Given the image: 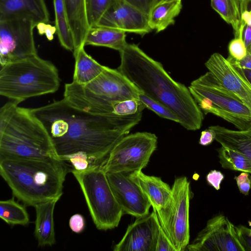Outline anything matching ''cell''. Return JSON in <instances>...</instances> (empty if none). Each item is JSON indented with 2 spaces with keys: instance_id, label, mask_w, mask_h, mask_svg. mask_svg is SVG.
I'll return each instance as SVG.
<instances>
[{
  "instance_id": "cell-1",
  "label": "cell",
  "mask_w": 251,
  "mask_h": 251,
  "mask_svg": "<svg viewBox=\"0 0 251 251\" xmlns=\"http://www.w3.org/2000/svg\"><path fill=\"white\" fill-rule=\"evenodd\" d=\"M31 110L48 131L60 159L82 152L94 166L104 162L116 143L142 116L95 115L72 107L64 99Z\"/></svg>"
},
{
  "instance_id": "cell-2",
  "label": "cell",
  "mask_w": 251,
  "mask_h": 251,
  "mask_svg": "<svg viewBox=\"0 0 251 251\" xmlns=\"http://www.w3.org/2000/svg\"><path fill=\"white\" fill-rule=\"evenodd\" d=\"M120 54L118 69L141 92L169 108L186 129L194 131L201 127L203 112L188 87L173 79L160 62L137 45L127 43Z\"/></svg>"
},
{
  "instance_id": "cell-3",
  "label": "cell",
  "mask_w": 251,
  "mask_h": 251,
  "mask_svg": "<svg viewBox=\"0 0 251 251\" xmlns=\"http://www.w3.org/2000/svg\"><path fill=\"white\" fill-rule=\"evenodd\" d=\"M69 171L66 161L59 159L0 158V176L26 206L60 199Z\"/></svg>"
},
{
  "instance_id": "cell-4",
  "label": "cell",
  "mask_w": 251,
  "mask_h": 251,
  "mask_svg": "<svg viewBox=\"0 0 251 251\" xmlns=\"http://www.w3.org/2000/svg\"><path fill=\"white\" fill-rule=\"evenodd\" d=\"M18 104L11 100L0 108V158L59 159L43 123Z\"/></svg>"
},
{
  "instance_id": "cell-5",
  "label": "cell",
  "mask_w": 251,
  "mask_h": 251,
  "mask_svg": "<svg viewBox=\"0 0 251 251\" xmlns=\"http://www.w3.org/2000/svg\"><path fill=\"white\" fill-rule=\"evenodd\" d=\"M60 84L56 66L37 54L0 67V95L18 103L54 93Z\"/></svg>"
},
{
  "instance_id": "cell-6",
  "label": "cell",
  "mask_w": 251,
  "mask_h": 251,
  "mask_svg": "<svg viewBox=\"0 0 251 251\" xmlns=\"http://www.w3.org/2000/svg\"><path fill=\"white\" fill-rule=\"evenodd\" d=\"M71 172L78 182L96 227L106 230L118 226L123 211L100 165Z\"/></svg>"
},
{
  "instance_id": "cell-7",
  "label": "cell",
  "mask_w": 251,
  "mask_h": 251,
  "mask_svg": "<svg viewBox=\"0 0 251 251\" xmlns=\"http://www.w3.org/2000/svg\"><path fill=\"white\" fill-rule=\"evenodd\" d=\"M157 137L147 132L124 136L114 146L100 165L106 173H130L142 171L157 147Z\"/></svg>"
},
{
  "instance_id": "cell-8",
  "label": "cell",
  "mask_w": 251,
  "mask_h": 251,
  "mask_svg": "<svg viewBox=\"0 0 251 251\" xmlns=\"http://www.w3.org/2000/svg\"><path fill=\"white\" fill-rule=\"evenodd\" d=\"M63 99L75 108L98 116H134L143 114L146 108L138 99L111 100L96 97L73 81L65 84Z\"/></svg>"
},
{
  "instance_id": "cell-9",
  "label": "cell",
  "mask_w": 251,
  "mask_h": 251,
  "mask_svg": "<svg viewBox=\"0 0 251 251\" xmlns=\"http://www.w3.org/2000/svg\"><path fill=\"white\" fill-rule=\"evenodd\" d=\"M36 26L26 18L0 21V67L37 54L33 36Z\"/></svg>"
},
{
  "instance_id": "cell-10",
  "label": "cell",
  "mask_w": 251,
  "mask_h": 251,
  "mask_svg": "<svg viewBox=\"0 0 251 251\" xmlns=\"http://www.w3.org/2000/svg\"><path fill=\"white\" fill-rule=\"evenodd\" d=\"M189 251H245L235 226L223 214L209 219L196 238L189 244Z\"/></svg>"
},
{
  "instance_id": "cell-11",
  "label": "cell",
  "mask_w": 251,
  "mask_h": 251,
  "mask_svg": "<svg viewBox=\"0 0 251 251\" xmlns=\"http://www.w3.org/2000/svg\"><path fill=\"white\" fill-rule=\"evenodd\" d=\"M128 176L147 198L153 210L156 212L162 228L172 241L174 197L172 187L160 177L146 175L142 171L129 173Z\"/></svg>"
},
{
  "instance_id": "cell-12",
  "label": "cell",
  "mask_w": 251,
  "mask_h": 251,
  "mask_svg": "<svg viewBox=\"0 0 251 251\" xmlns=\"http://www.w3.org/2000/svg\"><path fill=\"white\" fill-rule=\"evenodd\" d=\"M174 211L172 220V241L176 251H185L189 244L190 184L185 176L176 177L172 187Z\"/></svg>"
},
{
  "instance_id": "cell-13",
  "label": "cell",
  "mask_w": 251,
  "mask_h": 251,
  "mask_svg": "<svg viewBox=\"0 0 251 251\" xmlns=\"http://www.w3.org/2000/svg\"><path fill=\"white\" fill-rule=\"evenodd\" d=\"M188 88L208 98L224 110L251 122V111L237 96L226 88L211 72L208 71L193 80Z\"/></svg>"
},
{
  "instance_id": "cell-14",
  "label": "cell",
  "mask_w": 251,
  "mask_h": 251,
  "mask_svg": "<svg viewBox=\"0 0 251 251\" xmlns=\"http://www.w3.org/2000/svg\"><path fill=\"white\" fill-rule=\"evenodd\" d=\"M82 86L91 95L111 100L139 99L140 92L118 69L106 66L97 77Z\"/></svg>"
},
{
  "instance_id": "cell-15",
  "label": "cell",
  "mask_w": 251,
  "mask_h": 251,
  "mask_svg": "<svg viewBox=\"0 0 251 251\" xmlns=\"http://www.w3.org/2000/svg\"><path fill=\"white\" fill-rule=\"evenodd\" d=\"M108 180L124 214L136 218L149 214L151 204L139 186L127 173H107Z\"/></svg>"
},
{
  "instance_id": "cell-16",
  "label": "cell",
  "mask_w": 251,
  "mask_h": 251,
  "mask_svg": "<svg viewBox=\"0 0 251 251\" xmlns=\"http://www.w3.org/2000/svg\"><path fill=\"white\" fill-rule=\"evenodd\" d=\"M205 66L228 90L237 96L251 111V83L242 69L219 53H214Z\"/></svg>"
},
{
  "instance_id": "cell-17",
  "label": "cell",
  "mask_w": 251,
  "mask_h": 251,
  "mask_svg": "<svg viewBox=\"0 0 251 251\" xmlns=\"http://www.w3.org/2000/svg\"><path fill=\"white\" fill-rule=\"evenodd\" d=\"M97 26L110 27L141 36L152 30L148 16L125 0H115Z\"/></svg>"
},
{
  "instance_id": "cell-18",
  "label": "cell",
  "mask_w": 251,
  "mask_h": 251,
  "mask_svg": "<svg viewBox=\"0 0 251 251\" xmlns=\"http://www.w3.org/2000/svg\"><path fill=\"white\" fill-rule=\"evenodd\" d=\"M159 219L156 212L136 220L129 225L115 251H155Z\"/></svg>"
},
{
  "instance_id": "cell-19",
  "label": "cell",
  "mask_w": 251,
  "mask_h": 251,
  "mask_svg": "<svg viewBox=\"0 0 251 251\" xmlns=\"http://www.w3.org/2000/svg\"><path fill=\"white\" fill-rule=\"evenodd\" d=\"M15 18L29 19L37 25L48 23L50 13L45 0H0V21Z\"/></svg>"
},
{
  "instance_id": "cell-20",
  "label": "cell",
  "mask_w": 251,
  "mask_h": 251,
  "mask_svg": "<svg viewBox=\"0 0 251 251\" xmlns=\"http://www.w3.org/2000/svg\"><path fill=\"white\" fill-rule=\"evenodd\" d=\"M57 198L36 205L34 235L38 246H52L55 243L53 213Z\"/></svg>"
},
{
  "instance_id": "cell-21",
  "label": "cell",
  "mask_w": 251,
  "mask_h": 251,
  "mask_svg": "<svg viewBox=\"0 0 251 251\" xmlns=\"http://www.w3.org/2000/svg\"><path fill=\"white\" fill-rule=\"evenodd\" d=\"M64 0L74 41V52L85 46V39L90 28L87 18L85 0Z\"/></svg>"
},
{
  "instance_id": "cell-22",
  "label": "cell",
  "mask_w": 251,
  "mask_h": 251,
  "mask_svg": "<svg viewBox=\"0 0 251 251\" xmlns=\"http://www.w3.org/2000/svg\"><path fill=\"white\" fill-rule=\"evenodd\" d=\"M215 133V140L222 146L245 155L251 161V128L232 130L220 126L209 127Z\"/></svg>"
},
{
  "instance_id": "cell-23",
  "label": "cell",
  "mask_w": 251,
  "mask_h": 251,
  "mask_svg": "<svg viewBox=\"0 0 251 251\" xmlns=\"http://www.w3.org/2000/svg\"><path fill=\"white\" fill-rule=\"evenodd\" d=\"M125 32L120 30L103 26L89 28L84 42L85 45L104 47L119 52L126 45Z\"/></svg>"
},
{
  "instance_id": "cell-24",
  "label": "cell",
  "mask_w": 251,
  "mask_h": 251,
  "mask_svg": "<svg viewBox=\"0 0 251 251\" xmlns=\"http://www.w3.org/2000/svg\"><path fill=\"white\" fill-rule=\"evenodd\" d=\"M84 47L73 52L75 65L73 81L81 85H85L97 77L105 66L89 55Z\"/></svg>"
},
{
  "instance_id": "cell-25",
  "label": "cell",
  "mask_w": 251,
  "mask_h": 251,
  "mask_svg": "<svg viewBox=\"0 0 251 251\" xmlns=\"http://www.w3.org/2000/svg\"><path fill=\"white\" fill-rule=\"evenodd\" d=\"M182 7L181 0H171L156 5L148 15L150 27L157 32L165 30L175 23Z\"/></svg>"
},
{
  "instance_id": "cell-26",
  "label": "cell",
  "mask_w": 251,
  "mask_h": 251,
  "mask_svg": "<svg viewBox=\"0 0 251 251\" xmlns=\"http://www.w3.org/2000/svg\"><path fill=\"white\" fill-rule=\"evenodd\" d=\"M212 8L220 16L233 28L234 37L239 34L243 25H246L242 21V12L247 9V2L243 0H210Z\"/></svg>"
},
{
  "instance_id": "cell-27",
  "label": "cell",
  "mask_w": 251,
  "mask_h": 251,
  "mask_svg": "<svg viewBox=\"0 0 251 251\" xmlns=\"http://www.w3.org/2000/svg\"><path fill=\"white\" fill-rule=\"evenodd\" d=\"M199 107L205 114H213L233 125L239 130L251 128V122L238 117L214 103L208 98L189 90Z\"/></svg>"
},
{
  "instance_id": "cell-28",
  "label": "cell",
  "mask_w": 251,
  "mask_h": 251,
  "mask_svg": "<svg viewBox=\"0 0 251 251\" xmlns=\"http://www.w3.org/2000/svg\"><path fill=\"white\" fill-rule=\"evenodd\" d=\"M55 24L59 43L65 49L73 52L74 41L69 25L64 0H53Z\"/></svg>"
},
{
  "instance_id": "cell-29",
  "label": "cell",
  "mask_w": 251,
  "mask_h": 251,
  "mask_svg": "<svg viewBox=\"0 0 251 251\" xmlns=\"http://www.w3.org/2000/svg\"><path fill=\"white\" fill-rule=\"evenodd\" d=\"M0 217L11 226H26L29 223V215L25 206L16 201L14 198L0 201Z\"/></svg>"
},
{
  "instance_id": "cell-30",
  "label": "cell",
  "mask_w": 251,
  "mask_h": 251,
  "mask_svg": "<svg viewBox=\"0 0 251 251\" xmlns=\"http://www.w3.org/2000/svg\"><path fill=\"white\" fill-rule=\"evenodd\" d=\"M217 151L223 168L251 174V161L245 155L223 146Z\"/></svg>"
},
{
  "instance_id": "cell-31",
  "label": "cell",
  "mask_w": 251,
  "mask_h": 251,
  "mask_svg": "<svg viewBox=\"0 0 251 251\" xmlns=\"http://www.w3.org/2000/svg\"><path fill=\"white\" fill-rule=\"evenodd\" d=\"M115 0H85L87 21L90 28L99 22Z\"/></svg>"
},
{
  "instance_id": "cell-32",
  "label": "cell",
  "mask_w": 251,
  "mask_h": 251,
  "mask_svg": "<svg viewBox=\"0 0 251 251\" xmlns=\"http://www.w3.org/2000/svg\"><path fill=\"white\" fill-rule=\"evenodd\" d=\"M139 99L145 105L146 108L151 110L159 117L179 123V119L176 115L161 103L141 91L139 94Z\"/></svg>"
},
{
  "instance_id": "cell-33",
  "label": "cell",
  "mask_w": 251,
  "mask_h": 251,
  "mask_svg": "<svg viewBox=\"0 0 251 251\" xmlns=\"http://www.w3.org/2000/svg\"><path fill=\"white\" fill-rule=\"evenodd\" d=\"M246 25L241 27L238 36L234 37L229 43L228 50L229 56L236 60H241L244 58L248 51L243 40V34Z\"/></svg>"
},
{
  "instance_id": "cell-34",
  "label": "cell",
  "mask_w": 251,
  "mask_h": 251,
  "mask_svg": "<svg viewBox=\"0 0 251 251\" xmlns=\"http://www.w3.org/2000/svg\"><path fill=\"white\" fill-rule=\"evenodd\" d=\"M63 160L70 162L73 166V169L77 171H84L94 166L88 156L82 152H78L68 155L64 158Z\"/></svg>"
},
{
  "instance_id": "cell-35",
  "label": "cell",
  "mask_w": 251,
  "mask_h": 251,
  "mask_svg": "<svg viewBox=\"0 0 251 251\" xmlns=\"http://www.w3.org/2000/svg\"><path fill=\"white\" fill-rule=\"evenodd\" d=\"M155 251H176L173 242L162 228L159 221L157 224Z\"/></svg>"
},
{
  "instance_id": "cell-36",
  "label": "cell",
  "mask_w": 251,
  "mask_h": 251,
  "mask_svg": "<svg viewBox=\"0 0 251 251\" xmlns=\"http://www.w3.org/2000/svg\"><path fill=\"white\" fill-rule=\"evenodd\" d=\"M148 16L151 10L156 5L171 0H125Z\"/></svg>"
},
{
  "instance_id": "cell-37",
  "label": "cell",
  "mask_w": 251,
  "mask_h": 251,
  "mask_svg": "<svg viewBox=\"0 0 251 251\" xmlns=\"http://www.w3.org/2000/svg\"><path fill=\"white\" fill-rule=\"evenodd\" d=\"M239 241L245 251H251V233L250 228L242 225L235 226Z\"/></svg>"
},
{
  "instance_id": "cell-38",
  "label": "cell",
  "mask_w": 251,
  "mask_h": 251,
  "mask_svg": "<svg viewBox=\"0 0 251 251\" xmlns=\"http://www.w3.org/2000/svg\"><path fill=\"white\" fill-rule=\"evenodd\" d=\"M234 178L236 181L239 191L245 195H248L251 189L249 173L242 172Z\"/></svg>"
},
{
  "instance_id": "cell-39",
  "label": "cell",
  "mask_w": 251,
  "mask_h": 251,
  "mask_svg": "<svg viewBox=\"0 0 251 251\" xmlns=\"http://www.w3.org/2000/svg\"><path fill=\"white\" fill-rule=\"evenodd\" d=\"M69 226L75 233L82 232L85 226V222L83 216L80 214H75L72 216L69 220Z\"/></svg>"
},
{
  "instance_id": "cell-40",
  "label": "cell",
  "mask_w": 251,
  "mask_h": 251,
  "mask_svg": "<svg viewBox=\"0 0 251 251\" xmlns=\"http://www.w3.org/2000/svg\"><path fill=\"white\" fill-rule=\"evenodd\" d=\"M38 33L40 35L45 34L49 41H52L54 35L57 32L55 26L51 25L48 23H39L36 26Z\"/></svg>"
},
{
  "instance_id": "cell-41",
  "label": "cell",
  "mask_w": 251,
  "mask_h": 251,
  "mask_svg": "<svg viewBox=\"0 0 251 251\" xmlns=\"http://www.w3.org/2000/svg\"><path fill=\"white\" fill-rule=\"evenodd\" d=\"M224 178V175L220 171L215 170L211 171L206 176L208 184L217 190L220 189V185Z\"/></svg>"
},
{
  "instance_id": "cell-42",
  "label": "cell",
  "mask_w": 251,
  "mask_h": 251,
  "mask_svg": "<svg viewBox=\"0 0 251 251\" xmlns=\"http://www.w3.org/2000/svg\"><path fill=\"white\" fill-rule=\"evenodd\" d=\"M215 136L214 131L208 127L201 131L199 144L204 146L209 145L215 140Z\"/></svg>"
},
{
  "instance_id": "cell-43",
  "label": "cell",
  "mask_w": 251,
  "mask_h": 251,
  "mask_svg": "<svg viewBox=\"0 0 251 251\" xmlns=\"http://www.w3.org/2000/svg\"><path fill=\"white\" fill-rule=\"evenodd\" d=\"M227 59L234 66L241 69L251 70V54L247 53L246 57L241 60H236L229 55Z\"/></svg>"
},
{
  "instance_id": "cell-44",
  "label": "cell",
  "mask_w": 251,
  "mask_h": 251,
  "mask_svg": "<svg viewBox=\"0 0 251 251\" xmlns=\"http://www.w3.org/2000/svg\"><path fill=\"white\" fill-rule=\"evenodd\" d=\"M243 37L247 51L251 54V26L247 25L245 26L243 31Z\"/></svg>"
},
{
  "instance_id": "cell-45",
  "label": "cell",
  "mask_w": 251,
  "mask_h": 251,
  "mask_svg": "<svg viewBox=\"0 0 251 251\" xmlns=\"http://www.w3.org/2000/svg\"><path fill=\"white\" fill-rule=\"evenodd\" d=\"M242 22L247 25L251 26V11L248 9L245 10L242 14Z\"/></svg>"
},
{
  "instance_id": "cell-46",
  "label": "cell",
  "mask_w": 251,
  "mask_h": 251,
  "mask_svg": "<svg viewBox=\"0 0 251 251\" xmlns=\"http://www.w3.org/2000/svg\"><path fill=\"white\" fill-rule=\"evenodd\" d=\"M246 78L251 83V70L241 69Z\"/></svg>"
},
{
  "instance_id": "cell-47",
  "label": "cell",
  "mask_w": 251,
  "mask_h": 251,
  "mask_svg": "<svg viewBox=\"0 0 251 251\" xmlns=\"http://www.w3.org/2000/svg\"><path fill=\"white\" fill-rule=\"evenodd\" d=\"M249 226H250V227H251V228H250V233H251V222L249 221Z\"/></svg>"
},
{
  "instance_id": "cell-48",
  "label": "cell",
  "mask_w": 251,
  "mask_h": 251,
  "mask_svg": "<svg viewBox=\"0 0 251 251\" xmlns=\"http://www.w3.org/2000/svg\"><path fill=\"white\" fill-rule=\"evenodd\" d=\"M243 1L247 2V3H249L250 2H251V0H243Z\"/></svg>"
},
{
  "instance_id": "cell-49",
  "label": "cell",
  "mask_w": 251,
  "mask_h": 251,
  "mask_svg": "<svg viewBox=\"0 0 251 251\" xmlns=\"http://www.w3.org/2000/svg\"><path fill=\"white\" fill-rule=\"evenodd\" d=\"M249 178L251 180V174H249Z\"/></svg>"
},
{
  "instance_id": "cell-50",
  "label": "cell",
  "mask_w": 251,
  "mask_h": 251,
  "mask_svg": "<svg viewBox=\"0 0 251 251\" xmlns=\"http://www.w3.org/2000/svg\"></svg>"
}]
</instances>
